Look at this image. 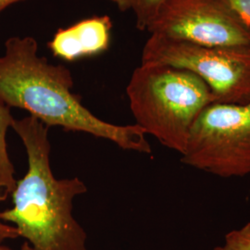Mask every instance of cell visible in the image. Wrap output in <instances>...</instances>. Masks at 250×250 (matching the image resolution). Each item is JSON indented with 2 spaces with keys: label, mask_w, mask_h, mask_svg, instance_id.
<instances>
[{
  "label": "cell",
  "mask_w": 250,
  "mask_h": 250,
  "mask_svg": "<svg viewBox=\"0 0 250 250\" xmlns=\"http://www.w3.org/2000/svg\"><path fill=\"white\" fill-rule=\"evenodd\" d=\"M72 72L38 56L32 36H13L0 57V104L19 107L47 127L81 132L106 139L125 150L151 154V146L138 125L105 122L84 107L72 93Z\"/></svg>",
  "instance_id": "obj_1"
},
{
  "label": "cell",
  "mask_w": 250,
  "mask_h": 250,
  "mask_svg": "<svg viewBox=\"0 0 250 250\" xmlns=\"http://www.w3.org/2000/svg\"><path fill=\"white\" fill-rule=\"evenodd\" d=\"M25 147L28 170L17 181L13 207L0 212L36 250H88L87 234L73 216L74 198L87 192L78 178L58 179L50 162L49 127L33 116L11 127Z\"/></svg>",
  "instance_id": "obj_2"
},
{
  "label": "cell",
  "mask_w": 250,
  "mask_h": 250,
  "mask_svg": "<svg viewBox=\"0 0 250 250\" xmlns=\"http://www.w3.org/2000/svg\"><path fill=\"white\" fill-rule=\"evenodd\" d=\"M126 94L135 125L181 156L197 117L214 103L208 86L196 74L161 63L141 62Z\"/></svg>",
  "instance_id": "obj_3"
},
{
  "label": "cell",
  "mask_w": 250,
  "mask_h": 250,
  "mask_svg": "<svg viewBox=\"0 0 250 250\" xmlns=\"http://www.w3.org/2000/svg\"><path fill=\"white\" fill-rule=\"evenodd\" d=\"M181 161L221 178L250 175V103H211L189 134Z\"/></svg>",
  "instance_id": "obj_4"
},
{
  "label": "cell",
  "mask_w": 250,
  "mask_h": 250,
  "mask_svg": "<svg viewBox=\"0 0 250 250\" xmlns=\"http://www.w3.org/2000/svg\"><path fill=\"white\" fill-rule=\"evenodd\" d=\"M142 62L166 64L196 74L208 86L215 103H250V46H205L150 35Z\"/></svg>",
  "instance_id": "obj_5"
},
{
  "label": "cell",
  "mask_w": 250,
  "mask_h": 250,
  "mask_svg": "<svg viewBox=\"0 0 250 250\" xmlns=\"http://www.w3.org/2000/svg\"><path fill=\"white\" fill-rule=\"evenodd\" d=\"M146 32L205 46H250V27L226 0H163Z\"/></svg>",
  "instance_id": "obj_6"
},
{
  "label": "cell",
  "mask_w": 250,
  "mask_h": 250,
  "mask_svg": "<svg viewBox=\"0 0 250 250\" xmlns=\"http://www.w3.org/2000/svg\"><path fill=\"white\" fill-rule=\"evenodd\" d=\"M111 29L107 15L85 19L58 30L48 47L55 57L66 62L96 56L108 49Z\"/></svg>",
  "instance_id": "obj_7"
},
{
  "label": "cell",
  "mask_w": 250,
  "mask_h": 250,
  "mask_svg": "<svg viewBox=\"0 0 250 250\" xmlns=\"http://www.w3.org/2000/svg\"><path fill=\"white\" fill-rule=\"evenodd\" d=\"M14 120L10 108L0 104V202L8 199L17 184L7 146V133Z\"/></svg>",
  "instance_id": "obj_8"
},
{
  "label": "cell",
  "mask_w": 250,
  "mask_h": 250,
  "mask_svg": "<svg viewBox=\"0 0 250 250\" xmlns=\"http://www.w3.org/2000/svg\"><path fill=\"white\" fill-rule=\"evenodd\" d=\"M121 11H131L138 30L146 31L163 0H110Z\"/></svg>",
  "instance_id": "obj_9"
},
{
  "label": "cell",
  "mask_w": 250,
  "mask_h": 250,
  "mask_svg": "<svg viewBox=\"0 0 250 250\" xmlns=\"http://www.w3.org/2000/svg\"><path fill=\"white\" fill-rule=\"evenodd\" d=\"M212 250H250V222L227 232L223 244Z\"/></svg>",
  "instance_id": "obj_10"
},
{
  "label": "cell",
  "mask_w": 250,
  "mask_h": 250,
  "mask_svg": "<svg viewBox=\"0 0 250 250\" xmlns=\"http://www.w3.org/2000/svg\"><path fill=\"white\" fill-rule=\"evenodd\" d=\"M232 11L250 27V0H226Z\"/></svg>",
  "instance_id": "obj_11"
},
{
  "label": "cell",
  "mask_w": 250,
  "mask_h": 250,
  "mask_svg": "<svg viewBox=\"0 0 250 250\" xmlns=\"http://www.w3.org/2000/svg\"><path fill=\"white\" fill-rule=\"evenodd\" d=\"M20 237L17 229L11 224L5 223L0 217V244L8 239H17Z\"/></svg>",
  "instance_id": "obj_12"
},
{
  "label": "cell",
  "mask_w": 250,
  "mask_h": 250,
  "mask_svg": "<svg viewBox=\"0 0 250 250\" xmlns=\"http://www.w3.org/2000/svg\"><path fill=\"white\" fill-rule=\"evenodd\" d=\"M21 1H24V0H0V13L10 5Z\"/></svg>",
  "instance_id": "obj_13"
},
{
  "label": "cell",
  "mask_w": 250,
  "mask_h": 250,
  "mask_svg": "<svg viewBox=\"0 0 250 250\" xmlns=\"http://www.w3.org/2000/svg\"><path fill=\"white\" fill-rule=\"evenodd\" d=\"M0 250H11V249H9L8 247H6V246H2V245H0ZM36 250L28 242H24L23 243V245L21 246V250Z\"/></svg>",
  "instance_id": "obj_14"
}]
</instances>
